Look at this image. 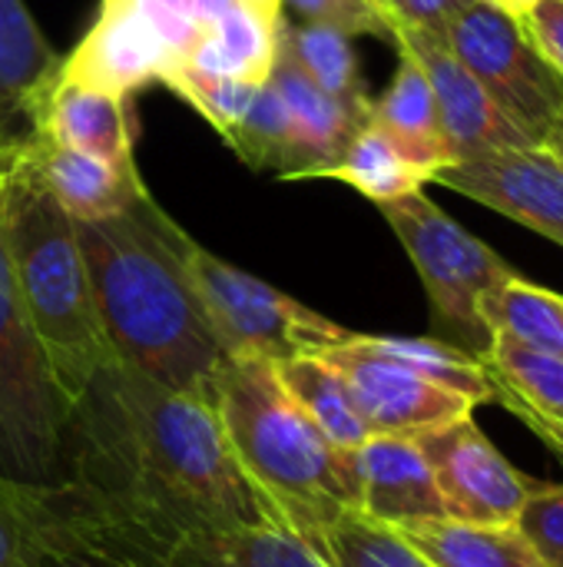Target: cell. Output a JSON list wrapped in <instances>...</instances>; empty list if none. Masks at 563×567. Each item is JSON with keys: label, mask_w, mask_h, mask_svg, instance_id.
<instances>
[{"label": "cell", "mask_w": 563, "mask_h": 567, "mask_svg": "<svg viewBox=\"0 0 563 567\" xmlns=\"http://www.w3.org/2000/svg\"><path fill=\"white\" fill-rule=\"evenodd\" d=\"M50 502L76 532L149 567L186 538L275 525L212 405L119 362L73 399Z\"/></svg>", "instance_id": "6da1fadb"}, {"label": "cell", "mask_w": 563, "mask_h": 567, "mask_svg": "<svg viewBox=\"0 0 563 567\" xmlns=\"http://www.w3.org/2000/svg\"><path fill=\"white\" fill-rule=\"evenodd\" d=\"M183 226L149 196L76 223L96 312L119 365L209 402L226 355L179 252Z\"/></svg>", "instance_id": "7a4b0ae2"}, {"label": "cell", "mask_w": 563, "mask_h": 567, "mask_svg": "<svg viewBox=\"0 0 563 567\" xmlns=\"http://www.w3.org/2000/svg\"><path fill=\"white\" fill-rule=\"evenodd\" d=\"M209 405L239 472L279 528L309 542L342 512L358 508L352 452L325 439L272 362L226 359Z\"/></svg>", "instance_id": "3957f363"}, {"label": "cell", "mask_w": 563, "mask_h": 567, "mask_svg": "<svg viewBox=\"0 0 563 567\" xmlns=\"http://www.w3.org/2000/svg\"><path fill=\"white\" fill-rule=\"evenodd\" d=\"M0 229L30 329L73 405L116 355L96 312L76 223L43 183L27 140L0 150Z\"/></svg>", "instance_id": "277c9868"}, {"label": "cell", "mask_w": 563, "mask_h": 567, "mask_svg": "<svg viewBox=\"0 0 563 567\" xmlns=\"http://www.w3.org/2000/svg\"><path fill=\"white\" fill-rule=\"evenodd\" d=\"M378 209L421 276L435 339L484 362L491 332L481 322L478 302L488 289L521 272L488 243L455 223L425 189L382 203Z\"/></svg>", "instance_id": "5b68a950"}, {"label": "cell", "mask_w": 563, "mask_h": 567, "mask_svg": "<svg viewBox=\"0 0 563 567\" xmlns=\"http://www.w3.org/2000/svg\"><path fill=\"white\" fill-rule=\"evenodd\" d=\"M179 252L226 359H262L275 365L299 355H322L352 336V329L219 259L186 229L179 233Z\"/></svg>", "instance_id": "8992f818"}, {"label": "cell", "mask_w": 563, "mask_h": 567, "mask_svg": "<svg viewBox=\"0 0 563 567\" xmlns=\"http://www.w3.org/2000/svg\"><path fill=\"white\" fill-rule=\"evenodd\" d=\"M66 419L70 399L30 329L0 229V475L60 485Z\"/></svg>", "instance_id": "52a82bcc"}, {"label": "cell", "mask_w": 563, "mask_h": 567, "mask_svg": "<svg viewBox=\"0 0 563 567\" xmlns=\"http://www.w3.org/2000/svg\"><path fill=\"white\" fill-rule=\"evenodd\" d=\"M455 56L494 103L538 143L563 110V76L544 60L524 23L491 0L468 3L445 30Z\"/></svg>", "instance_id": "ba28073f"}, {"label": "cell", "mask_w": 563, "mask_h": 567, "mask_svg": "<svg viewBox=\"0 0 563 567\" xmlns=\"http://www.w3.org/2000/svg\"><path fill=\"white\" fill-rule=\"evenodd\" d=\"M431 465L445 518L465 525H514L538 488L481 432L475 415L411 435Z\"/></svg>", "instance_id": "9c48e42d"}, {"label": "cell", "mask_w": 563, "mask_h": 567, "mask_svg": "<svg viewBox=\"0 0 563 567\" xmlns=\"http://www.w3.org/2000/svg\"><path fill=\"white\" fill-rule=\"evenodd\" d=\"M348 382L368 435H418L475 412V402L425 379L421 372L382 355L352 332L342 346L322 352Z\"/></svg>", "instance_id": "30bf717a"}, {"label": "cell", "mask_w": 563, "mask_h": 567, "mask_svg": "<svg viewBox=\"0 0 563 567\" xmlns=\"http://www.w3.org/2000/svg\"><path fill=\"white\" fill-rule=\"evenodd\" d=\"M435 183L563 246V159L548 143L504 146L451 163Z\"/></svg>", "instance_id": "8fae6325"}, {"label": "cell", "mask_w": 563, "mask_h": 567, "mask_svg": "<svg viewBox=\"0 0 563 567\" xmlns=\"http://www.w3.org/2000/svg\"><path fill=\"white\" fill-rule=\"evenodd\" d=\"M395 47L408 53L428 76L451 163H465L471 156L504 146L538 143L494 103V96L481 86V80L455 56L445 33L398 27Z\"/></svg>", "instance_id": "7c38bea8"}, {"label": "cell", "mask_w": 563, "mask_h": 567, "mask_svg": "<svg viewBox=\"0 0 563 567\" xmlns=\"http://www.w3.org/2000/svg\"><path fill=\"white\" fill-rule=\"evenodd\" d=\"M176 66L166 43L133 0H103L96 23L60 60V73L100 90L129 96L149 83H163Z\"/></svg>", "instance_id": "4fadbf2b"}, {"label": "cell", "mask_w": 563, "mask_h": 567, "mask_svg": "<svg viewBox=\"0 0 563 567\" xmlns=\"http://www.w3.org/2000/svg\"><path fill=\"white\" fill-rule=\"evenodd\" d=\"M269 83L275 86L289 123V169L282 179H325L352 136L368 123V113L348 110L315 86L279 47V40Z\"/></svg>", "instance_id": "5bb4252c"}, {"label": "cell", "mask_w": 563, "mask_h": 567, "mask_svg": "<svg viewBox=\"0 0 563 567\" xmlns=\"http://www.w3.org/2000/svg\"><path fill=\"white\" fill-rule=\"evenodd\" d=\"M358 512L392 528L445 518L428 458L408 435H372L352 449Z\"/></svg>", "instance_id": "9a60e30c"}, {"label": "cell", "mask_w": 563, "mask_h": 567, "mask_svg": "<svg viewBox=\"0 0 563 567\" xmlns=\"http://www.w3.org/2000/svg\"><path fill=\"white\" fill-rule=\"evenodd\" d=\"M126 100L129 96L70 80L56 70L53 83L33 106L30 133L133 166V120Z\"/></svg>", "instance_id": "2e32d148"}, {"label": "cell", "mask_w": 563, "mask_h": 567, "mask_svg": "<svg viewBox=\"0 0 563 567\" xmlns=\"http://www.w3.org/2000/svg\"><path fill=\"white\" fill-rule=\"evenodd\" d=\"M484 369L494 402L518 415L563 462V355L494 336Z\"/></svg>", "instance_id": "e0dca14e"}, {"label": "cell", "mask_w": 563, "mask_h": 567, "mask_svg": "<svg viewBox=\"0 0 563 567\" xmlns=\"http://www.w3.org/2000/svg\"><path fill=\"white\" fill-rule=\"evenodd\" d=\"M30 153L37 159V169L56 203L73 216V223L106 219L126 206H133L146 186L139 176V166H119L96 153L73 150L43 136H27Z\"/></svg>", "instance_id": "ac0fdd59"}, {"label": "cell", "mask_w": 563, "mask_h": 567, "mask_svg": "<svg viewBox=\"0 0 563 567\" xmlns=\"http://www.w3.org/2000/svg\"><path fill=\"white\" fill-rule=\"evenodd\" d=\"M60 56L23 0H0V150L30 136L33 106L53 83Z\"/></svg>", "instance_id": "d6986e66"}, {"label": "cell", "mask_w": 563, "mask_h": 567, "mask_svg": "<svg viewBox=\"0 0 563 567\" xmlns=\"http://www.w3.org/2000/svg\"><path fill=\"white\" fill-rule=\"evenodd\" d=\"M368 120L375 126H382L405 150L408 159H415L421 169H428L431 183L445 166H451L438 106H435V93L428 86L425 70L408 53L398 50V70H395L388 90L382 96H372Z\"/></svg>", "instance_id": "ffe728a7"}, {"label": "cell", "mask_w": 563, "mask_h": 567, "mask_svg": "<svg viewBox=\"0 0 563 567\" xmlns=\"http://www.w3.org/2000/svg\"><path fill=\"white\" fill-rule=\"evenodd\" d=\"M402 538L431 567H544L514 525H465L455 518L411 522Z\"/></svg>", "instance_id": "44dd1931"}, {"label": "cell", "mask_w": 563, "mask_h": 567, "mask_svg": "<svg viewBox=\"0 0 563 567\" xmlns=\"http://www.w3.org/2000/svg\"><path fill=\"white\" fill-rule=\"evenodd\" d=\"M275 20L239 3L212 20L179 63L209 76L262 86L275 63Z\"/></svg>", "instance_id": "7402d4cb"}, {"label": "cell", "mask_w": 563, "mask_h": 567, "mask_svg": "<svg viewBox=\"0 0 563 567\" xmlns=\"http://www.w3.org/2000/svg\"><path fill=\"white\" fill-rule=\"evenodd\" d=\"M275 40L315 86H322L348 110L372 113V93L365 86L358 53L352 47V33L325 23H299L279 13Z\"/></svg>", "instance_id": "603a6c76"}, {"label": "cell", "mask_w": 563, "mask_h": 567, "mask_svg": "<svg viewBox=\"0 0 563 567\" xmlns=\"http://www.w3.org/2000/svg\"><path fill=\"white\" fill-rule=\"evenodd\" d=\"M156 567H329L322 555L299 535L259 525L209 532L179 542Z\"/></svg>", "instance_id": "cb8c5ba5"}, {"label": "cell", "mask_w": 563, "mask_h": 567, "mask_svg": "<svg viewBox=\"0 0 563 567\" xmlns=\"http://www.w3.org/2000/svg\"><path fill=\"white\" fill-rule=\"evenodd\" d=\"M275 375L285 385V392L299 402V409L332 439L338 449L352 452L368 435L362 412L352 399V389L345 375L322 355H299L275 362Z\"/></svg>", "instance_id": "d4e9b609"}, {"label": "cell", "mask_w": 563, "mask_h": 567, "mask_svg": "<svg viewBox=\"0 0 563 567\" xmlns=\"http://www.w3.org/2000/svg\"><path fill=\"white\" fill-rule=\"evenodd\" d=\"M491 339H511L538 352L563 355V296L514 276L488 289L478 302Z\"/></svg>", "instance_id": "484cf974"}, {"label": "cell", "mask_w": 563, "mask_h": 567, "mask_svg": "<svg viewBox=\"0 0 563 567\" xmlns=\"http://www.w3.org/2000/svg\"><path fill=\"white\" fill-rule=\"evenodd\" d=\"M325 179L348 183L372 203H392L408 193H418L431 183V173L421 169L415 159L405 156V150L372 120L352 136L342 159L325 173Z\"/></svg>", "instance_id": "4316f807"}, {"label": "cell", "mask_w": 563, "mask_h": 567, "mask_svg": "<svg viewBox=\"0 0 563 567\" xmlns=\"http://www.w3.org/2000/svg\"><path fill=\"white\" fill-rule=\"evenodd\" d=\"M309 545L329 567H431L398 528L368 518L358 508L342 512Z\"/></svg>", "instance_id": "83f0119b"}, {"label": "cell", "mask_w": 563, "mask_h": 567, "mask_svg": "<svg viewBox=\"0 0 563 567\" xmlns=\"http://www.w3.org/2000/svg\"><path fill=\"white\" fill-rule=\"evenodd\" d=\"M365 342L372 349H378L382 355L421 372L425 379L471 399L475 405L481 402H494V389L488 379L484 362H478L475 355L428 336V339H402V336H365Z\"/></svg>", "instance_id": "f1b7e54d"}, {"label": "cell", "mask_w": 563, "mask_h": 567, "mask_svg": "<svg viewBox=\"0 0 563 567\" xmlns=\"http://www.w3.org/2000/svg\"><path fill=\"white\" fill-rule=\"evenodd\" d=\"M50 488L0 475V567H33L50 518Z\"/></svg>", "instance_id": "f546056e"}, {"label": "cell", "mask_w": 563, "mask_h": 567, "mask_svg": "<svg viewBox=\"0 0 563 567\" xmlns=\"http://www.w3.org/2000/svg\"><path fill=\"white\" fill-rule=\"evenodd\" d=\"M163 86H169L179 100H186L222 140L246 116V110L252 106V100L259 93V86H252V83L209 76V73H199V70H192L186 63H176L166 73Z\"/></svg>", "instance_id": "4dcf8cb0"}, {"label": "cell", "mask_w": 563, "mask_h": 567, "mask_svg": "<svg viewBox=\"0 0 563 567\" xmlns=\"http://www.w3.org/2000/svg\"><path fill=\"white\" fill-rule=\"evenodd\" d=\"M33 567H149L63 522L50 502V518L37 548Z\"/></svg>", "instance_id": "1f68e13d"}, {"label": "cell", "mask_w": 563, "mask_h": 567, "mask_svg": "<svg viewBox=\"0 0 563 567\" xmlns=\"http://www.w3.org/2000/svg\"><path fill=\"white\" fill-rule=\"evenodd\" d=\"M282 10L299 23H325L352 37L372 33L395 43V23L375 0H282Z\"/></svg>", "instance_id": "d6a6232c"}, {"label": "cell", "mask_w": 563, "mask_h": 567, "mask_svg": "<svg viewBox=\"0 0 563 567\" xmlns=\"http://www.w3.org/2000/svg\"><path fill=\"white\" fill-rule=\"evenodd\" d=\"M518 528L544 567H563V485H538L518 515Z\"/></svg>", "instance_id": "836d02e7"}, {"label": "cell", "mask_w": 563, "mask_h": 567, "mask_svg": "<svg viewBox=\"0 0 563 567\" xmlns=\"http://www.w3.org/2000/svg\"><path fill=\"white\" fill-rule=\"evenodd\" d=\"M521 23L544 60L563 76V0H538Z\"/></svg>", "instance_id": "e575fe53"}, {"label": "cell", "mask_w": 563, "mask_h": 567, "mask_svg": "<svg viewBox=\"0 0 563 567\" xmlns=\"http://www.w3.org/2000/svg\"><path fill=\"white\" fill-rule=\"evenodd\" d=\"M475 0H392L395 13V30L398 27H415V30H435L445 33L448 23Z\"/></svg>", "instance_id": "d590c367"}, {"label": "cell", "mask_w": 563, "mask_h": 567, "mask_svg": "<svg viewBox=\"0 0 563 567\" xmlns=\"http://www.w3.org/2000/svg\"><path fill=\"white\" fill-rule=\"evenodd\" d=\"M242 0H189V10L196 13V20L202 23V30L212 23V20H219L222 13H229L232 7H239Z\"/></svg>", "instance_id": "8d00e7d4"}, {"label": "cell", "mask_w": 563, "mask_h": 567, "mask_svg": "<svg viewBox=\"0 0 563 567\" xmlns=\"http://www.w3.org/2000/svg\"><path fill=\"white\" fill-rule=\"evenodd\" d=\"M544 143H548V146H551V150H554V153H557V156L563 159V110L557 113V120L548 126V133H544Z\"/></svg>", "instance_id": "74e56055"}, {"label": "cell", "mask_w": 563, "mask_h": 567, "mask_svg": "<svg viewBox=\"0 0 563 567\" xmlns=\"http://www.w3.org/2000/svg\"><path fill=\"white\" fill-rule=\"evenodd\" d=\"M242 3H249L252 10H259V13L269 17V20H275V17L282 13V0H242Z\"/></svg>", "instance_id": "f35d334b"}, {"label": "cell", "mask_w": 563, "mask_h": 567, "mask_svg": "<svg viewBox=\"0 0 563 567\" xmlns=\"http://www.w3.org/2000/svg\"><path fill=\"white\" fill-rule=\"evenodd\" d=\"M491 3H498L501 10H508V13H514V17L521 20V17H524L538 0H491Z\"/></svg>", "instance_id": "ab89813d"}, {"label": "cell", "mask_w": 563, "mask_h": 567, "mask_svg": "<svg viewBox=\"0 0 563 567\" xmlns=\"http://www.w3.org/2000/svg\"><path fill=\"white\" fill-rule=\"evenodd\" d=\"M382 7H385V10H388V17L395 20V13H392V0H382Z\"/></svg>", "instance_id": "60d3db41"}]
</instances>
